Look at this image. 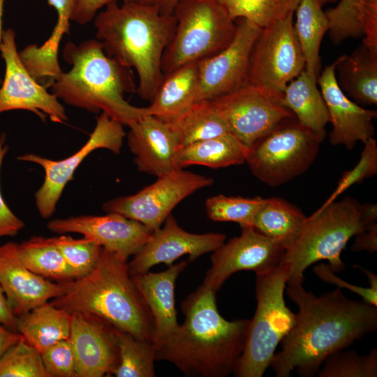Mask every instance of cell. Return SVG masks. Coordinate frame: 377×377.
I'll return each instance as SVG.
<instances>
[{
  "label": "cell",
  "instance_id": "1",
  "mask_svg": "<svg viewBox=\"0 0 377 377\" xmlns=\"http://www.w3.org/2000/svg\"><path fill=\"white\" fill-rule=\"evenodd\" d=\"M286 285L299 310L270 364L277 377H288L294 370L302 377L313 376L329 355L377 330V306L348 299L341 288L317 297L303 282Z\"/></svg>",
  "mask_w": 377,
  "mask_h": 377
},
{
  "label": "cell",
  "instance_id": "2",
  "mask_svg": "<svg viewBox=\"0 0 377 377\" xmlns=\"http://www.w3.org/2000/svg\"><path fill=\"white\" fill-rule=\"evenodd\" d=\"M216 293L202 284L182 302L185 320L171 336L154 343L156 360L172 363L188 377H225L233 373L250 320L223 318Z\"/></svg>",
  "mask_w": 377,
  "mask_h": 377
},
{
  "label": "cell",
  "instance_id": "3",
  "mask_svg": "<svg viewBox=\"0 0 377 377\" xmlns=\"http://www.w3.org/2000/svg\"><path fill=\"white\" fill-rule=\"evenodd\" d=\"M94 24L106 55L136 71L137 93L151 103L164 75L161 61L175 33L174 14L128 1L121 6L113 1L96 14Z\"/></svg>",
  "mask_w": 377,
  "mask_h": 377
},
{
  "label": "cell",
  "instance_id": "4",
  "mask_svg": "<svg viewBox=\"0 0 377 377\" xmlns=\"http://www.w3.org/2000/svg\"><path fill=\"white\" fill-rule=\"evenodd\" d=\"M66 290L50 303L67 312L97 316L117 329L154 342L151 311L129 274L127 258L103 248L94 269L64 283Z\"/></svg>",
  "mask_w": 377,
  "mask_h": 377
},
{
  "label": "cell",
  "instance_id": "5",
  "mask_svg": "<svg viewBox=\"0 0 377 377\" xmlns=\"http://www.w3.org/2000/svg\"><path fill=\"white\" fill-rule=\"evenodd\" d=\"M62 56L72 68L52 86L58 99L90 112H106L128 126L148 114L146 107L133 106L124 99L126 93L135 90L131 68L107 56L98 40L68 42Z\"/></svg>",
  "mask_w": 377,
  "mask_h": 377
},
{
  "label": "cell",
  "instance_id": "6",
  "mask_svg": "<svg viewBox=\"0 0 377 377\" xmlns=\"http://www.w3.org/2000/svg\"><path fill=\"white\" fill-rule=\"evenodd\" d=\"M376 219V204H361L351 197L320 207L306 217L298 237L284 251L281 263L288 267L287 283L304 282V271L320 260H327L335 273L343 270L341 254L348 242Z\"/></svg>",
  "mask_w": 377,
  "mask_h": 377
},
{
  "label": "cell",
  "instance_id": "7",
  "mask_svg": "<svg viewBox=\"0 0 377 377\" xmlns=\"http://www.w3.org/2000/svg\"><path fill=\"white\" fill-rule=\"evenodd\" d=\"M256 275L257 306L249 322L244 350L232 373L235 377L263 376L270 366L277 346L296 320V314L284 300L288 266L281 263Z\"/></svg>",
  "mask_w": 377,
  "mask_h": 377
},
{
  "label": "cell",
  "instance_id": "8",
  "mask_svg": "<svg viewBox=\"0 0 377 377\" xmlns=\"http://www.w3.org/2000/svg\"><path fill=\"white\" fill-rule=\"evenodd\" d=\"M173 14L176 27L163 54V75L218 54L234 38L235 22L218 0H182Z\"/></svg>",
  "mask_w": 377,
  "mask_h": 377
},
{
  "label": "cell",
  "instance_id": "9",
  "mask_svg": "<svg viewBox=\"0 0 377 377\" xmlns=\"http://www.w3.org/2000/svg\"><path fill=\"white\" fill-rule=\"evenodd\" d=\"M321 142L295 117L286 119L247 148L245 162L257 179L279 186L310 168Z\"/></svg>",
  "mask_w": 377,
  "mask_h": 377
},
{
  "label": "cell",
  "instance_id": "10",
  "mask_svg": "<svg viewBox=\"0 0 377 377\" xmlns=\"http://www.w3.org/2000/svg\"><path fill=\"white\" fill-rule=\"evenodd\" d=\"M293 17L262 29L249 57L248 82L279 101L288 83L305 69Z\"/></svg>",
  "mask_w": 377,
  "mask_h": 377
},
{
  "label": "cell",
  "instance_id": "11",
  "mask_svg": "<svg viewBox=\"0 0 377 377\" xmlns=\"http://www.w3.org/2000/svg\"><path fill=\"white\" fill-rule=\"evenodd\" d=\"M212 184L211 177L177 169L158 177L153 184L133 195L106 201L103 209L139 221L154 232L180 202Z\"/></svg>",
  "mask_w": 377,
  "mask_h": 377
},
{
  "label": "cell",
  "instance_id": "12",
  "mask_svg": "<svg viewBox=\"0 0 377 377\" xmlns=\"http://www.w3.org/2000/svg\"><path fill=\"white\" fill-rule=\"evenodd\" d=\"M123 126L102 112L88 140L66 158L54 161L34 154L17 157L18 160L39 165L45 171L44 182L35 193L36 206L42 218L48 219L54 213L66 185L90 153L98 149H106L115 154L120 153L126 136Z\"/></svg>",
  "mask_w": 377,
  "mask_h": 377
},
{
  "label": "cell",
  "instance_id": "13",
  "mask_svg": "<svg viewBox=\"0 0 377 377\" xmlns=\"http://www.w3.org/2000/svg\"><path fill=\"white\" fill-rule=\"evenodd\" d=\"M211 101L230 133L247 148L283 120L295 117L278 99L249 82Z\"/></svg>",
  "mask_w": 377,
  "mask_h": 377
},
{
  "label": "cell",
  "instance_id": "14",
  "mask_svg": "<svg viewBox=\"0 0 377 377\" xmlns=\"http://www.w3.org/2000/svg\"><path fill=\"white\" fill-rule=\"evenodd\" d=\"M15 31H3L0 52L5 62V75L0 88V114L24 110L35 113L43 121L64 123L68 117L64 107L54 94L38 84L22 64L17 49Z\"/></svg>",
  "mask_w": 377,
  "mask_h": 377
},
{
  "label": "cell",
  "instance_id": "15",
  "mask_svg": "<svg viewBox=\"0 0 377 377\" xmlns=\"http://www.w3.org/2000/svg\"><path fill=\"white\" fill-rule=\"evenodd\" d=\"M235 22L236 31L229 45L198 61L195 102L212 100L248 82L251 51L262 29L246 19Z\"/></svg>",
  "mask_w": 377,
  "mask_h": 377
},
{
  "label": "cell",
  "instance_id": "16",
  "mask_svg": "<svg viewBox=\"0 0 377 377\" xmlns=\"http://www.w3.org/2000/svg\"><path fill=\"white\" fill-rule=\"evenodd\" d=\"M242 228L239 237H233L213 251L211 267L202 285L216 293L232 274L242 270L256 274L278 266L284 249L263 235L253 226Z\"/></svg>",
  "mask_w": 377,
  "mask_h": 377
},
{
  "label": "cell",
  "instance_id": "17",
  "mask_svg": "<svg viewBox=\"0 0 377 377\" xmlns=\"http://www.w3.org/2000/svg\"><path fill=\"white\" fill-rule=\"evenodd\" d=\"M226 236L220 232L195 234L182 228L171 214L163 226L153 232L151 237L128 263L130 275L147 272L154 265H172L179 257L188 254V263L220 247Z\"/></svg>",
  "mask_w": 377,
  "mask_h": 377
},
{
  "label": "cell",
  "instance_id": "18",
  "mask_svg": "<svg viewBox=\"0 0 377 377\" xmlns=\"http://www.w3.org/2000/svg\"><path fill=\"white\" fill-rule=\"evenodd\" d=\"M47 228L52 232H76L108 251L127 258L134 255L151 237L153 231L139 221L117 213L105 216H77L50 221Z\"/></svg>",
  "mask_w": 377,
  "mask_h": 377
},
{
  "label": "cell",
  "instance_id": "19",
  "mask_svg": "<svg viewBox=\"0 0 377 377\" xmlns=\"http://www.w3.org/2000/svg\"><path fill=\"white\" fill-rule=\"evenodd\" d=\"M70 341L75 354L77 377L112 374L119 363L115 327L91 313H71Z\"/></svg>",
  "mask_w": 377,
  "mask_h": 377
},
{
  "label": "cell",
  "instance_id": "20",
  "mask_svg": "<svg viewBox=\"0 0 377 377\" xmlns=\"http://www.w3.org/2000/svg\"><path fill=\"white\" fill-rule=\"evenodd\" d=\"M336 60L322 71L317 84L326 104L332 129L329 140L334 146L343 145L351 150L357 142L364 143L374 134L373 120L377 112L362 108L340 89L336 78Z\"/></svg>",
  "mask_w": 377,
  "mask_h": 377
},
{
  "label": "cell",
  "instance_id": "21",
  "mask_svg": "<svg viewBox=\"0 0 377 377\" xmlns=\"http://www.w3.org/2000/svg\"><path fill=\"white\" fill-rule=\"evenodd\" d=\"M0 285L8 306L17 316L61 296L64 283L52 282L29 270L22 262L17 243L0 245Z\"/></svg>",
  "mask_w": 377,
  "mask_h": 377
},
{
  "label": "cell",
  "instance_id": "22",
  "mask_svg": "<svg viewBox=\"0 0 377 377\" xmlns=\"http://www.w3.org/2000/svg\"><path fill=\"white\" fill-rule=\"evenodd\" d=\"M128 127V145L139 172L158 177L181 169L177 161L179 139L168 122L147 114Z\"/></svg>",
  "mask_w": 377,
  "mask_h": 377
},
{
  "label": "cell",
  "instance_id": "23",
  "mask_svg": "<svg viewBox=\"0 0 377 377\" xmlns=\"http://www.w3.org/2000/svg\"><path fill=\"white\" fill-rule=\"evenodd\" d=\"M188 261L170 265L161 272L131 275L137 287L149 308L155 325L154 343L171 336L179 327L175 306V286L179 274L185 269Z\"/></svg>",
  "mask_w": 377,
  "mask_h": 377
},
{
  "label": "cell",
  "instance_id": "24",
  "mask_svg": "<svg viewBox=\"0 0 377 377\" xmlns=\"http://www.w3.org/2000/svg\"><path fill=\"white\" fill-rule=\"evenodd\" d=\"M337 61L336 78L342 91L360 105H376L377 56L360 45Z\"/></svg>",
  "mask_w": 377,
  "mask_h": 377
},
{
  "label": "cell",
  "instance_id": "25",
  "mask_svg": "<svg viewBox=\"0 0 377 377\" xmlns=\"http://www.w3.org/2000/svg\"><path fill=\"white\" fill-rule=\"evenodd\" d=\"M198 61L163 75L147 113L165 121L178 117L195 102Z\"/></svg>",
  "mask_w": 377,
  "mask_h": 377
},
{
  "label": "cell",
  "instance_id": "26",
  "mask_svg": "<svg viewBox=\"0 0 377 377\" xmlns=\"http://www.w3.org/2000/svg\"><path fill=\"white\" fill-rule=\"evenodd\" d=\"M297 121L313 131L323 142L330 117L325 101L317 87V79L305 69L286 87L280 100Z\"/></svg>",
  "mask_w": 377,
  "mask_h": 377
},
{
  "label": "cell",
  "instance_id": "27",
  "mask_svg": "<svg viewBox=\"0 0 377 377\" xmlns=\"http://www.w3.org/2000/svg\"><path fill=\"white\" fill-rule=\"evenodd\" d=\"M71 313L45 302L16 316V330L40 353L58 341L69 339Z\"/></svg>",
  "mask_w": 377,
  "mask_h": 377
},
{
  "label": "cell",
  "instance_id": "28",
  "mask_svg": "<svg viewBox=\"0 0 377 377\" xmlns=\"http://www.w3.org/2000/svg\"><path fill=\"white\" fill-rule=\"evenodd\" d=\"M306 216L297 207L279 198H267L252 226L286 251L298 237Z\"/></svg>",
  "mask_w": 377,
  "mask_h": 377
},
{
  "label": "cell",
  "instance_id": "29",
  "mask_svg": "<svg viewBox=\"0 0 377 377\" xmlns=\"http://www.w3.org/2000/svg\"><path fill=\"white\" fill-rule=\"evenodd\" d=\"M247 147L230 133L200 140L180 148L179 168L199 165L211 168H226L245 162Z\"/></svg>",
  "mask_w": 377,
  "mask_h": 377
},
{
  "label": "cell",
  "instance_id": "30",
  "mask_svg": "<svg viewBox=\"0 0 377 377\" xmlns=\"http://www.w3.org/2000/svg\"><path fill=\"white\" fill-rule=\"evenodd\" d=\"M319 0H300L293 24L305 61L306 73L318 79L320 71V47L329 22Z\"/></svg>",
  "mask_w": 377,
  "mask_h": 377
},
{
  "label": "cell",
  "instance_id": "31",
  "mask_svg": "<svg viewBox=\"0 0 377 377\" xmlns=\"http://www.w3.org/2000/svg\"><path fill=\"white\" fill-rule=\"evenodd\" d=\"M166 122L179 137L181 147L230 133L226 121L211 100L196 101Z\"/></svg>",
  "mask_w": 377,
  "mask_h": 377
},
{
  "label": "cell",
  "instance_id": "32",
  "mask_svg": "<svg viewBox=\"0 0 377 377\" xmlns=\"http://www.w3.org/2000/svg\"><path fill=\"white\" fill-rule=\"evenodd\" d=\"M17 251L22 263L38 276L59 283L76 279L73 270L51 238L33 237L17 244Z\"/></svg>",
  "mask_w": 377,
  "mask_h": 377
},
{
  "label": "cell",
  "instance_id": "33",
  "mask_svg": "<svg viewBox=\"0 0 377 377\" xmlns=\"http://www.w3.org/2000/svg\"><path fill=\"white\" fill-rule=\"evenodd\" d=\"M119 363L112 372L117 377H154L155 348L152 341L139 339L115 327Z\"/></svg>",
  "mask_w": 377,
  "mask_h": 377
},
{
  "label": "cell",
  "instance_id": "34",
  "mask_svg": "<svg viewBox=\"0 0 377 377\" xmlns=\"http://www.w3.org/2000/svg\"><path fill=\"white\" fill-rule=\"evenodd\" d=\"M230 18L246 19L263 29L293 14L300 0H218Z\"/></svg>",
  "mask_w": 377,
  "mask_h": 377
},
{
  "label": "cell",
  "instance_id": "35",
  "mask_svg": "<svg viewBox=\"0 0 377 377\" xmlns=\"http://www.w3.org/2000/svg\"><path fill=\"white\" fill-rule=\"evenodd\" d=\"M265 198L217 195L207 198L205 209L208 217L215 221L235 222L241 227L251 226Z\"/></svg>",
  "mask_w": 377,
  "mask_h": 377
},
{
  "label": "cell",
  "instance_id": "36",
  "mask_svg": "<svg viewBox=\"0 0 377 377\" xmlns=\"http://www.w3.org/2000/svg\"><path fill=\"white\" fill-rule=\"evenodd\" d=\"M323 364L318 377H376L377 348L364 355L341 350L329 355Z\"/></svg>",
  "mask_w": 377,
  "mask_h": 377
},
{
  "label": "cell",
  "instance_id": "37",
  "mask_svg": "<svg viewBox=\"0 0 377 377\" xmlns=\"http://www.w3.org/2000/svg\"><path fill=\"white\" fill-rule=\"evenodd\" d=\"M0 377H48L41 353L23 339L0 358Z\"/></svg>",
  "mask_w": 377,
  "mask_h": 377
},
{
  "label": "cell",
  "instance_id": "38",
  "mask_svg": "<svg viewBox=\"0 0 377 377\" xmlns=\"http://www.w3.org/2000/svg\"><path fill=\"white\" fill-rule=\"evenodd\" d=\"M51 239L73 270L76 279L89 274L97 265L103 248L94 241L86 237L73 239L66 235Z\"/></svg>",
  "mask_w": 377,
  "mask_h": 377
},
{
  "label": "cell",
  "instance_id": "39",
  "mask_svg": "<svg viewBox=\"0 0 377 377\" xmlns=\"http://www.w3.org/2000/svg\"><path fill=\"white\" fill-rule=\"evenodd\" d=\"M364 0H341L325 13L329 22V36L334 45L348 38L363 37L361 24Z\"/></svg>",
  "mask_w": 377,
  "mask_h": 377
},
{
  "label": "cell",
  "instance_id": "40",
  "mask_svg": "<svg viewBox=\"0 0 377 377\" xmlns=\"http://www.w3.org/2000/svg\"><path fill=\"white\" fill-rule=\"evenodd\" d=\"M377 173V144L374 138L364 143L360 158L351 170L345 171L339 179L337 187L321 207L336 200L337 197L355 184H360L365 179Z\"/></svg>",
  "mask_w": 377,
  "mask_h": 377
},
{
  "label": "cell",
  "instance_id": "41",
  "mask_svg": "<svg viewBox=\"0 0 377 377\" xmlns=\"http://www.w3.org/2000/svg\"><path fill=\"white\" fill-rule=\"evenodd\" d=\"M48 377H77V364L70 339L57 342L41 353Z\"/></svg>",
  "mask_w": 377,
  "mask_h": 377
},
{
  "label": "cell",
  "instance_id": "42",
  "mask_svg": "<svg viewBox=\"0 0 377 377\" xmlns=\"http://www.w3.org/2000/svg\"><path fill=\"white\" fill-rule=\"evenodd\" d=\"M357 268L363 272L368 278L369 287L364 288L351 284L335 274L330 265L320 263L313 268V273L322 281L337 286L339 288H346L362 297L366 302L377 306V276L372 272L360 266Z\"/></svg>",
  "mask_w": 377,
  "mask_h": 377
},
{
  "label": "cell",
  "instance_id": "43",
  "mask_svg": "<svg viewBox=\"0 0 377 377\" xmlns=\"http://www.w3.org/2000/svg\"><path fill=\"white\" fill-rule=\"evenodd\" d=\"M362 45L377 56V0H364L361 14Z\"/></svg>",
  "mask_w": 377,
  "mask_h": 377
},
{
  "label": "cell",
  "instance_id": "44",
  "mask_svg": "<svg viewBox=\"0 0 377 377\" xmlns=\"http://www.w3.org/2000/svg\"><path fill=\"white\" fill-rule=\"evenodd\" d=\"M5 135L0 136V170L3 160L8 151V146L4 145ZM25 226L5 202L0 190V238L15 236Z\"/></svg>",
  "mask_w": 377,
  "mask_h": 377
},
{
  "label": "cell",
  "instance_id": "45",
  "mask_svg": "<svg viewBox=\"0 0 377 377\" xmlns=\"http://www.w3.org/2000/svg\"><path fill=\"white\" fill-rule=\"evenodd\" d=\"M47 3L56 10L58 15L57 22L47 40L59 45L63 35L69 33L73 0H47Z\"/></svg>",
  "mask_w": 377,
  "mask_h": 377
},
{
  "label": "cell",
  "instance_id": "46",
  "mask_svg": "<svg viewBox=\"0 0 377 377\" xmlns=\"http://www.w3.org/2000/svg\"><path fill=\"white\" fill-rule=\"evenodd\" d=\"M118 0H73L71 20L84 25L93 20L98 10ZM123 1V0H122Z\"/></svg>",
  "mask_w": 377,
  "mask_h": 377
},
{
  "label": "cell",
  "instance_id": "47",
  "mask_svg": "<svg viewBox=\"0 0 377 377\" xmlns=\"http://www.w3.org/2000/svg\"><path fill=\"white\" fill-rule=\"evenodd\" d=\"M353 252L377 251V223L368 226L364 230L355 235V241L351 246Z\"/></svg>",
  "mask_w": 377,
  "mask_h": 377
},
{
  "label": "cell",
  "instance_id": "48",
  "mask_svg": "<svg viewBox=\"0 0 377 377\" xmlns=\"http://www.w3.org/2000/svg\"><path fill=\"white\" fill-rule=\"evenodd\" d=\"M0 324L17 332L16 316L11 311L0 285Z\"/></svg>",
  "mask_w": 377,
  "mask_h": 377
},
{
  "label": "cell",
  "instance_id": "49",
  "mask_svg": "<svg viewBox=\"0 0 377 377\" xmlns=\"http://www.w3.org/2000/svg\"><path fill=\"white\" fill-rule=\"evenodd\" d=\"M18 332H15L0 324V358L11 346L23 339Z\"/></svg>",
  "mask_w": 377,
  "mask_h": 377
},
{
  "label": "cell",
  "instance_id": "50",
  "mask_svg": "<svg viewBox=\"0 0 377 377\" xmlns=\"http://www.w3.org/2000/svg\"><path fill=\"white\" fill-rule=\"evenodd\" d=\"M156 8L163 13L172 14L182 0H123Z\"/></svg>",
  "mask_w": 377,
  "mask_h": 377
},
{
  "label": "cell",
  "instance_id": "51",
  "mask_svg": "<svg viewBox=\"0 0 377 377\" xmlns=\"http://www.w3.org/2000/svg\"><path fill=\"white\" fill-rule=\"evenodd\" d=\"M5 0H0V41L3 29H2L3 24V4Z\"/></svg>",
  "mask_w": 377,
  "mask_h": 377
},
{
  "label": "cell",
  "instance_id": "52",
  "mask_svg": "<svg viewBox=\"0 0 377 377\" xmlns=\"http://www.w3.org/2000/svg\"><path fill=\"white\" fill-rule=\"evenodd\" d=\"M320 4L324 6L327 3H332L337 1V0H319Z\"/></svg>",
  "mask_w": 377,
  "mask_h": 377
},
{
  "label": "cell",
  "instance_id": "53",
  "mask_svg": "<svg viewBox=\"0 0 377 377\" xmlns=\"http://www.w3.org/2000/svg\"><path fill=\"white\" fill-rule=\"evenodd\" d=\"M1 82H1V80L0 79V84H1Z\"/></svg>",
  "mask_w": 377,
  "mask_h": 377
}]
</instances>
